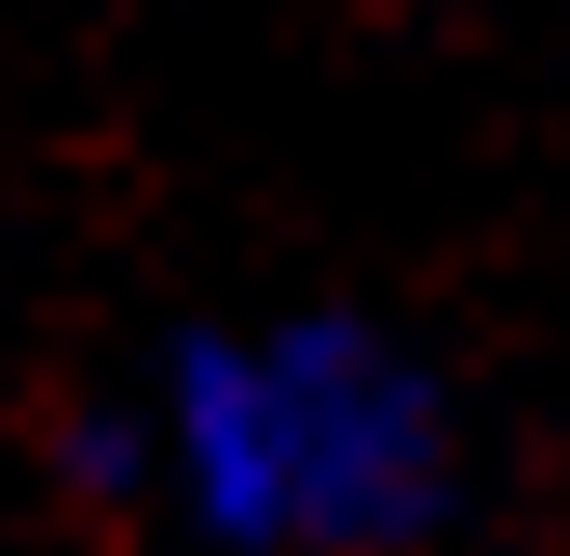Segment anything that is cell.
<instances>
[{
	"mask_svg": "<svg viewBox=\"0 0 570 556\" xmlns=\"http://www.w3.org/2000/svg\"><path fill=\"white\" fill-rule=\"evenodd\" d=\"M150 489L232 556H394L449 516L462 435L435 367L367 312L204 326L164 354Z\"/></svg>",
	"mask_w": 570,
	"mask_h": 556,
	"instance_id": "1",
	"label": "cell"
}]
</instances>
